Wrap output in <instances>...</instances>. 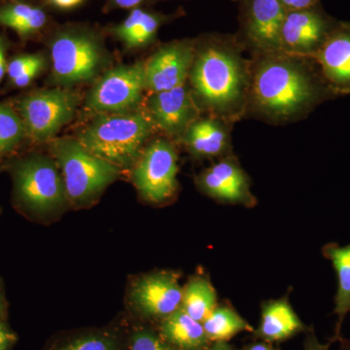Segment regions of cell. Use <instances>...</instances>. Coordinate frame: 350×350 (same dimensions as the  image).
Instances as JSON below:
<instances>
[{
    "instance_id": "cell-14",
    "label": "cell",
    "mask_w": 350,
    "mask_h": 350,
    "mask_svg": "<svg viewBox=\"0 0 350 350\" xmlns=\"http://www.w3.org/2000/svg\"><path fill=\"white\" fill-rule=\"evenodd\" d=\"M313 59L336 96L350 94V23L338 22Z\"/></svg>"
},
{
    "instance_id": "cell-5",
    "label": "cell",
    "mask_w": 350,
    "mask_h": 350,
    "mask_svg": "<svg viewBox=\"0 0 350 350\" xmlns=\"http://www.w3.org/2000/svg\"><path fill=\"white\" fill-rule=\"evenodd\" d=\"M55 81L64 86L93 79L103 62L98 41L85 32H63L51 44Z\"/></svg>"
},
{
    "instance_id": "cell-4",
    "label": "cell",
    "mask_w": 350,
    "mask_h": 350,
    "mask_svg": "<svg viewBox=\"0 0 350 350\" xmlns=\"http://www.w3.org/2000/svg\"><path fill=\"white\" fill-rule=\"evenodd\" d=\"M53 150L63 172L66 196L76 204L94 199L118 178L119 167L94 155L79 140L63 138Z\"/></svg>"
},
{
    "instance_id": "cell-23",
    "label": "cell",
    "mask_w": 350,
    "mask_h": 350,
    "mask_svg": "<svg viewBox=\"0 0 350 350\" xmlns=\"http://www.w3.org/2000/svg\"><path fill=\"white\" fill-rule=\"evenodd\" d=\"M47 16L41 9L27 4H13L0 9V25L10 27L21 36H27L42 29Z\"/></svg>"
},
{
    "instance_id": "cell-19",
    "label": "cell",
    "mask_w": 350,
    "mask_h": 350,
    "mask_svg": "<svg viewBox=\"0 0 350 350\" xmlns=\"http://www.w3.org/2000/svg\"><path fill=\"white\" fill-rule=\"evenodd\" d=\"M303 327L301 320L287 301H271L262 308L260 332L267 340H284L301 330Z\"/></svg>"
},
{
    "instance_id": "cell-21",
    "label": "cell",
    "mask_w": 350,
    "mask_h": 350,
    "mask_svg": "<svg viewBox=\"0 0 350 350\" xmlns=\"http://www.w3.org/2000/svg\"><path fill=\"white\" fill-rule=\"evenodd\" d=\"M161 23L158 16L135 9L122 24L113 29V32L128 47H144L155 38Z\"/></svg>"
},
{
    "instance_id": "cell-37",
    "label": "cell",
    "mask_w": 350,
    "mask_h": 350,
    "mask_svg": "<svg viewBox=\"0 0 350 350\" xmlns=\"http://www.w3.org/2000/svg\"><path fill=\"white\" fill-rule=\"evenodd\" d=\"M308 350H326L321 347V345H317V342H312Z\"/></svg>"
},
{
    "instance_id": "cell-34",
    "label": "cell",
    "mask_w": 350,
    "mask_h": 350,
    "mask_svg": "<svg viewBox=\"0 0 350 350\" xmlns=\"http://www.w3.org/2000/svg\"><path fill=\"white\" fill-rule=\"evenodd\" d=\"M115 5L121 7V8H133L139 5L144 0H112Z\"/></svg>"
},
{
    "instance_id": "cell-1",
    "label": "cell",
    "mask_w": 350,
    "mask_h": 350,
    "mask_svg": "<svg viewBox=\"0 0 350 350\" xmlns=\"http://www.w3.org/2000/svg\"><path fill=\"white\" fill-rule=\"evenodd\" d=\"M335 98L312 57L260 53L251 64L247 107L269 121L306 116L320 103Z\"/></svg>"
},
{
    "instance_id": "cell-27",
    "label": "cell",
    "mask_w": 350,
    "mask_h": 350,
    "mask_svg": "<svg viewBox=\"0 0 350 350\" xmlns=\"http://www.w3.org/2000/svg\"><path fill=\"white\" fill-rule=\"evenodd\" d=\"M41 59H43V57L40 55H25V56L16 57L7 66L9 77L13 81L25 72L27 69L31 68L33 64L38 63Z\"/></svg>"
},
{
    "instance_id": "cell-31",
    "label": "cell",
    "mask_w": 350,
    "mask_h": 350,
    "mask_svg": "<svg viewBox=\"0 0 350 350\" xmlns=\"http://www.w3.org/2000/svg\"><path fill=\"white\" fill-rule=\"evenodd\" d=\"M13 334L7 330L3 324L0 323V350H6L8 345L12 342Z\"/></svg>"
},
{
    "instance_id": "cell-33",
    "label": "cell",
    "mask_w": 350,
    "mask_h": 350,
    "mask_svg": "<svg viewBox=\"0 0 350 350\" xmlns=\"http://www.w3.org/2000/svg\"><path fill=\"white\" fill-rule=\"evenodd\" d=\"M84 0H50L51 3L62 9H70L81 4Z\"/></svg>"
},
{
    "instance_id": "cell-12",
    "label": "cell",
    "mask_w": 350,
    "mask_h": 350,
    "mask_svg": "<svg viewBox=\"0 0 350 350\" xmlns=\"http://www.w3.org/2000/svg\"><path fill=\"white\" fill-rule=\"evenodd\" d=\"M192 92L180 86L151 94L149 117L154 125L172 137H182L188 126L198 119L199 109Z\"/></svg>"
},
{
    "instance_id": "cell-10",
    "label": "cell",
    "mask_w": 350,
    "mask_h": 350,
    "mask_svg": "<svg viewBox=\"0 0 350 350\" xmlns=\"http://www.w3.org/2000/svg\"><path fill=\"white\" fill-rule=\"evenodd\" d=\"M16 182L23 202L39 213L54 211L68 198L64 178L49 159L25 161L17 170Z\"/></svg>"
},
{
    "instance_id": "cell-9",
    "label": "cell",
    "mask_w": 350,
    "mask_h": 350,
    "mask_svg": "<svg viewBox=\"0 0 350 350\" xmlns=\"http://www.w3.org/2000/svg\"><path fill=\"white\" fill-rule=\"evenodd\" d=\"M338 24L319 4L288 11L280 31V52L313 59Z\"/></svg>"
},
{
    "instance_id": "cell-7",
    "label": "cell",
    "mask_w": 350,
    "mask_h": 350,
    "mask_svg": "<svg viewBox=\"0 0 350 350\" xmlns=\"http://www.w3.org/2000/svg\"><path fill=\"white\" fill-rule=\"evenodd\" d=\"M177 156L167 140L158 139L142 152L133 170V181L137 190L148 202L169 200L177 187Z\"/></svg>"
},
{
    "instance_id": "cell-15",
    "label": "cell",
    "mask_w": 350,
    "mask_h": 350,
    "mask_svg": "<svg viewBox=\"0 0 350 350\" xmlns=\"http://www.w3.org/2000/svg\"><path fill=\"white\" fill-rule=\"evenodd\" d=\"M183 289L172 273H160L138 280L131 290L133 304L151 317H169L181 306Z\"/></svg>"
},
{
    "instance_id": "cell-3",
    "label": "cell",
    "mask_w": 350,
    "mask_h": 350,
    "mask_svg": "<svg viewBox=\"0 0 350 350\" xmlns=\"http://www.w3.org/2000/svg\"><path fill=\"white\" fill-rule=\"evenodd\" d=\"M154 126L149 115L144 113L103 115L94 120L78 140L94 155L117 167H129L137 162Z\"/></svg>"
},
{
    "instance_id": "cell-26",
    "label": "cell",
    "mask_w": 350,
    "mask_h": 350,
    "mask_svg": "<svg viewBox=\"0 0 350 350\" xmlns=\"http://www.w3.org/2000/svg\"><path fill=\"white\" fill-rule=\"evenodd\" d=\"M61 350H114V347L107 338L86 337L71 342Z\"/></svg>"
},
{
    "instance_id": "cell-8",
    "label": "cell",
    "mask_w": 350,
    "mask_h": 350,
    "mask_svg": "<svg viewBox=\"0 0 350 350\" xmlns=\"http://www.w3.org/2000/svg\"><path fill=\"white\" fill-rule=\"evenodd\" d=\"M145 86L144 64L112 69L94 85L87 98L90 109L100 113H129L137 107Z\"/></svg>"
},
{
    "instance_id": "cell-32",
    "label": "cell",
    "mask_w": 350,
    "mask_h": 350,
    "mask_svg": "<svg viewBox=\"0 0 350 350\" xmlns=\"http://www.w3.org/2000/svg\"><path fill=\"white\" fill-rule=\"evenodd\" d=\"M7 64L5 57V43L0 38V82L7 72Z\"/></svg>"
},
{
    "instance_id": "cell-11",
    "label": "cell",
    "mask_w": 350,
    "mask_h": 350,
    "mask_svg": "<svg viewBox=\"0 0 350 350\" xmlns=\"http://www.w3.org/2000/svg\"><path fill=\"white\" fill-rule=\"evenodd\" d=\"M196 49L189 42H174L160 48L144 64L145 86L152 93L183 86L190 75Z\"/></svg>"
},
{
    "instance_id": "cell-18",
    "label": "cell",
    "mask_w": 350,
    "mask_h": 350,
    "mask_svg": "<svg viewBox=\"0 0 350 350\" xmlns=\"http://www.w3.org/2000/svg\"><path fill=\"white\" fill-rule=\"evenodd\" d=\"M322 253L332 262L338 276L334 312L338 317V334L345 317L350 312V243L345 246L334 243L326 244Z\"/></svg>"
},
{
    "instance_id": "cell-28",
    "label": "cell",
    "mask_w": 350,
    "mask_h": 350,
    "mask_svg": "<svg viewBox=\"0 0 350 350\" xmlns=\"http://www.w3.org/2000/svg\"><path fill=\"white\" fill-rule=\"evenodd\" d=\"M131 350H170L158 338L146 332H140L133 338Z\"/></svg>"
},
{
    "instance_id": "cell-2",
    "label": "cell",
    "mask_w": 350,
    "mask_h": 350,
    "mask_svg": "<svg viewBox=\"0 0 350 350\" xmlns=\"http://www.w3.org/2000/svg\"><path fill=\"white\" fill-rule=\"evenodd\" d=\"M250 70L251 64L238 49L217 40L196 51L189 77L198 103L226 120L247 107Z\"/></svg>"
},
{
    "instance_id": "cell-20",
    "label": "cell",
    "mask_w": 350,
    "mask_h": 350,
    "mask_svg": "<svg viewBox=\"0 0 350 350\" xmlns=\"http://www.w3.org/2000/svg\"><path fill=\"white\" fill-rule=\"evenodd\" d=\"M163 333L170 342L183 349H200L207 340L202 323L192 319L181 308L167 317Z\"/></svg>"
},
{
    "instance_id": "cell-6",
    "label": "cell",
    "mask_w": 350,
    "mask_h": 350,
    "mask_svg": "<svg viewBox=\"0 0 350 350\" xmlns=\"http://www.w3.org/2000/svg\"><path fill=\"white\" fill-rule=\"evenodd\" d=\"M78 98L66 90L54 89L27 96L20 103L27 133L36 142L57 135L75 117Z\"/></svg>"
},
{
    "instance_id": "cell-13",
    "label": "cell",
    "mask_w": 350,
    "mask_h": 350,
    "mask_svg": "<svg viewBox=\"0 0 350 350\" xmlns=\"http://www.w3.org/2000/svg\"><path fill=\"white\" fill-rule=\"evenodd\" d=\"M287 12L280 0H245L244 29L258 54L280 52V31Z\"/></svg>"
},
{
    "instance_id": "cell-22",
    "label": "cell",
    "mask_w": 350,
    "mask_h": 350,
    "mask_svg": "<svg viewBox=\"0 0 350 350\" xmlns=\"http://www.w3.org/2000/svg\"><path fill=\"white\" fill-rule=\"evenodd\" d=\"M216 304L215 290L204 278H193L183 289L181 308L200 323L215 310Z\"/></svg>"
},
{
    "instance_id": "cell-29",
    "label": "cell",
    "mask_w": 350,
    "mask_h": 350,
    "mask_svg": "<svg viewBox=\"0 0 350 350\" xmlns=\"http://www.w3.org/2000/svg\"><path fill=\"white\" fill-rule=\"evenodd\" d=\"M44 68H45V59H44L43 57L38 63L33 64L31 68L27 69L22 75L16 78L15 80H13V84L15 85L16 87L20 88L27 86V85L31 84L32 80L43 70Z\"/></svg>"
},
{
    "instance_id": "cell-16",
    "label": "cell",
    "mask_w": 350,
    "mask_h": 350,
    "mask_svg": "<svg viewBox=\"0 0 350 350\" xmlns=\"http://www.w3.org/2000/svg\"><path fill=\"white\" fill-rule=\"evenodd\" d=\"M200 187L215 199L231 202H250V183L232 160L221 161L200 175Z\"/></svg>"
},
{
    "instance_id": "cell-24",
    "label": "cell",
    "mask_w": 350,
    "mask_h": 350,
    "mask_svg": "<svg viewBox=\"0 0 350 350\" xmlns=\"http://www.w3.org/2000/svg\"><path fill=\"white\" fill-rule=\"evenodd\" d=\"M206 337L215 342H223L243 331H251L252 327L238 313L228 308H216L202 322Z\"/></svg>"
},
{
    "instance_id": "cell-30",
    "label": "cell",
    "mask_w": 350,
    "mask_h": 350,
    "mask_svg": "<svg viewBox=\"0 0 350 350\" xmlns=\"http://www.w3.org/2000/svg\"><path fill=\"white\" fill-rule=\"evenodd\" d=\"M288 11L303 10L319 4V0H280Z\"/></svg>"
},
{
    "instance_id": "cell-35",
    "label": "cell",
    "mask_w": 350,
    "mask_h": 350,
    "mask_svg": "<svg viewBox=\"0 0 350 350\" xmlns=\"http://www.w3.org/2000/svg\"><path fill=\"white\" fill-rule=\"evenodd\" d=\"M211 350H232V349H230V347H228L227 345H225L224 342H218V344L214 345L213 349H211Z\"/></svg>"
},
{
    "instance_id": "cell-25",
    "label": "cell",
    "mask_w": 350,
    "mask_h": 350,
    "mask_svg": "<svg viewBox=\"0 0 350 350\" xmlns=\"http://www.w3.org/2000/svg\"><path fill=\"white\" fill-rule=\"evenodd\" d=\"M25 133L24 121L11 108L0 105V153L13 149Z\"/></svg>"
},
{
    "instance_id": "cell-36",
    "label": "cell",
    "mask_w": 350,
    "mask_h": 350,
    "mask_svg": "<svg viewBox=\"0 0 350 350\" xmlns=\"http://www.w3.org/2000/svg\"><path fill=\"white\" fill-rule=\"evenodd\" d=\"M248 350H271L269 349L268 347H266V345H253L252 347H250Z\"/></svg>"
},
{
    "instance_id": "cell-17",
    "label": "cell",
    "mask_w": 350,
    "mask_h": 350,
    "mask_svg": "<svg viewBox=\"0 0 350 350\" xmlns=\"http://www.w3.org/2000/svg\"><path fill=\"white\" fill-rule=\"evenodd\" d=\"M181 138L189 150L202 158L221 155L230 146V131L226 120L216 116L195 120Z\"/></svg>"
}]
</instances>
